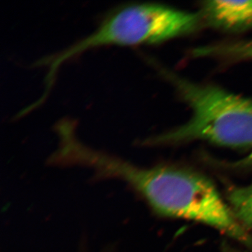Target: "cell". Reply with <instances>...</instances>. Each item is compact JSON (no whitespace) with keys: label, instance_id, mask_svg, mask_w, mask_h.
Wrapping results in <instances>:
<instances>
[{"label":"cell","instance_id":"8","mask_svg":"<svg viewBox=\"0 0 252 252\" xmlns=\"http://www.w3.org/2000/svg\"><path fill=\"white\" fill-rule=\"evenodd\" d=\"M223 252H236L230 248H223Z\"/></svg>","mask_w":252,"mask_h":252},{"label":"cell","instance_id":"4","mask_svg":"<svg viewBox=\"0 0 252 252\" xmlns=\"http://www.w3.org/2000/svg\"><path fill=\"white\" fill-rule=\"evenodd\" d=\"M199 14L203 25L228 32L252 29V0L206 1Z\"/></svg>","mask_w":252,"mask_h":252},{"label":"cell","instance_id":"7","mask_svg":"<svg viewBox=\"0 0 252 252\" xmlns=\"http://www.w3.org/2000/svg\"><path fill=\"white\" fill-rule=\"evenodd\" d=\"M236 166H249V165H252V151L248 154L247 157L244 158L240 161L237 162L235 163Z\"/></svg>","mask_w":252,"mask_h":252},{"label":"cell","instance_id":"2","mask_svg":"<svg viewBox=\"0 0 252 252\" xmlns=\"http://www.w3.org/2000/svg\"><path fill=\"white\" fill-rule=\"evenodd\" d=\"M165 73L191 109V118L173 130L144 140V145L201 140L230 148L252 147V99Z\"/></svg>","mask_w":252,"mask_h":252},{"label":"cell","instance_id":"6","mask_svg":"<svg viewBox=\"0 0 252 252\" xmlns=\"http://www.w3.org/2000/svg\"><path fill=\"white\" fill-rule=\"evenodd\" d=\"M228 52L233 60L252 59V41L233 42L230 44Z\"/></svg>","mask_w":252,"mask_h":252},{"label":"cell","instance_id":"3","mask_svg":"<svg viewBox=\"0 0 252 252\" xmlns=\"http://www.w3.org/2000/svg\"><path fill=\"white\" fill-rule=\"evenodd\" d=\"M203 26L198 13L189 12L158 4H133L123 6L104 18L90 35L39 65L48 67L46 81L53 84L63 63L88 50L101 46H130L164 42L196 31Z\"/></svg>","mask_w":252,"mask_h":252},{"label":"cell","instance_id":"5","mask_svg":"<svg viewBox=\"0 0 252 252\" xmlns=\"http://www.w3.org/2000/svg\"><path fill=\"white\" fill-rule=\"evenodd\" d=\"M227 203L245 229L252 230V184L233 186L227 190Z\"/></svg>","mask_w":252,"mask_h":252},{"label":"cell","instance_id":"1","mask_svg":"<svg viewBox=\"0 0 252 252\" xmlns=\"http://www.w3.org/2000/svg\"><path fill=\"white\" fill-rule=\"evenodd\" d=\"M86 165L97 180L124 182L157 215L206 225L252 252V235L235 218L216 187L201 174L165 165L137 166L96 150L88 156Z\"/></svg>","mask_w":252,"mask_h":252}]
</instances>
